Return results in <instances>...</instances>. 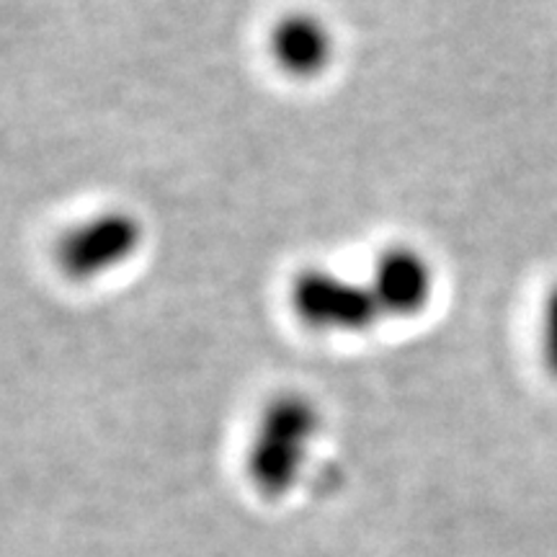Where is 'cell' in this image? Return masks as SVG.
Here are the masks:
<instances>
[{
  "instance_id": "cell-4",
  "label": "cell",
  "mask_w": 557,
  "mask_h": 557,
  "mask_svg": "<svg viewBox=\"0 0 557 557\" xmlns=\"http://www.w3.org/2000/svg\"><path fill=\"white\" fill-rule=\"evenodd\" d=\"M382 315L413 318L434 295V269L416 248L395 246L380 256L369 278Z\"/></svg>"
},
{
  "instance_id": "cell-6",
  "label": "cell",
  "mask_w": 557,
  "mask_h": 557,
  "mask_svg": "<svg viewBox=\"0 0 557 557\" xmlns=\"http://www.w3.org/2000/svg\"><path fill=\"white\" fill-rule=\"evenodd\" d=\"M540 351H542V361H545L547 374L557 382V282L549 287L545 302H542Z\"/></svg>"
},
{
  "instance_id": "cell-1",
  "label": "cell",
  "mask_w": 557,
  "mask_h": 557,
  "mask_svg": "<svg viewBox=\"0 0 557 557\" xmlns=\"http://www.w3.org/2000/svg\"><path fill=\"white\" fill-rule=\"evenodd\" d=\"M320 413L308 395L282 393L263 406L248 447V475L267 496H282L297 483Z\"/></svg>"
},
{
  "instance_id": "cell-3",
  "label": "cell",
  "mask_w": 557,
  "mask_h": 557,
  "mask_svg": "<svg viewBox=\"0 0 557 557\" xmlns=\"http://www.w3.org/2000/svg\"><path fill=\"white\" fill-rule=\"evenodd\" d=\"M139 243L143 225L135 214L109 209L65 230L54 243V261L73 282H90L127 263Z\"/></svg>"
},
{
  "instance_id": "cell-5",
  "label": "cell",
  "mask_w": 557,
  "mask_h": 557,
  "mask_svg": "<svg viewBox=\"0 0 557 557\" xmlns=\"http://www.w3.org/2000/svg\"><path fill=\"white\" fill-rule=\"evenodd\" d=\"M269 52L276 67L292 78H315L331 65L333 34L312 13L292 11L271 29Z\"/></svg>"
},
{
  "instance_id": "cell-2",
  "label": "cell",
  "mask_w": 557,
  "mask_h": 557,
  "mask_svg": "<svg viewBox=\"0 0 557 557\" xmlns=\"http://www.w3.org/2000/svg\"><path fill=\"white\" fill-rule=\"evenodd\" d=\"M289 305L308 329L320 333H359L385 318L369 282H351L318 267L295 276Z\"/></svg>"
}]
</instances>
